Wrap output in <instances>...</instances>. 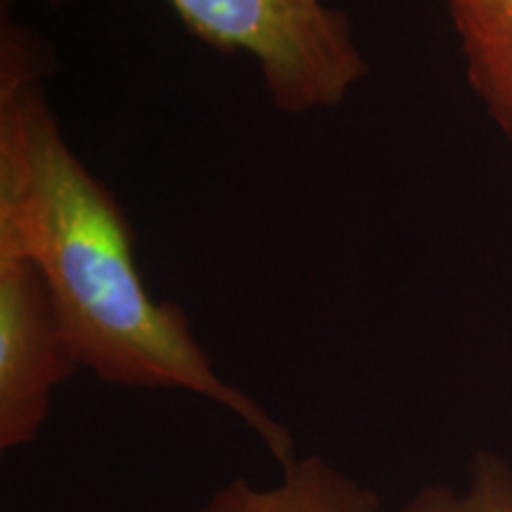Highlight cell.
Returning a JSON list of instances; mask_svg holds the SVG:
<instances>
[{
	"label": "cell",
	"mask_w": 512,
	"mask_h": 512,
	"mask_svg": "<svg viewBox=\"0 0 512 512\" xmlns=\"http://www.w3.org/2000/svg\"><path fill=\"white\" fill-rule=\"evenodd\" d=\"M50 50L8 10L0 15V252L41 268L79 366L136 389H183L219 403L264 441L280 470L294 437L211 366L176 304L140 273L128 219L64 140L43 76Z\"/></svg>",
	"instance_id": "cell-1"
},
{
	"label": "cell",
	"mask_w": 512,
	"mask_h": 512,
	"mask_svg": "<svg viewBox=\"0 0 512 512\" xmlns=\"http://www.w3.org/2000/svg\"><path fill=\"white\" fill-rule=\"evenodd\" d=\"M166 3L181 17L185 29L207 46L252 57L278 112L330 110L368 74L349 15L323 0Z\"/></svg>",
	"instance_id": "cell-2"
},
{
	"label": "cell",
	"mask_w": 512,
	"mask_h": 512,
	"mask_svg": "<svg viewBox=\"0 0 512 512\" xmlns=\"http://www.w3.org/2000/svg\"><path fill=\"white\" fill-rule=\"evenodd\" d=\"M79 368L41 268L0 252V451L34 441L55 389Z\"/></svg>",
	"instance_id": "cell-3"
},
{
	"label": "cell",
	"mask_w": 512,
	"mask_h": 512,
	"mask_svg": "<svg viewBox=\"0 0 512 512\" xmlns=\"http://www.w3.org/2000/svg\"><path fill=\"white\" fill-rule=\"evenodd\" d=\"M195 512H380V496L311 453L285 467L278 484L254 486L233 479Z\"/></svg>",
	"instance_id": "cell-4"
},
{
	"label": "cell",
	"mask_w": 512,
	"mask_h": 512,
	"mask_svg": "<svg viewBox=\"0 0 512 512\" xmlns=\"http://www.w3.org/2000/svg\"><path fill=\"white\" fill-rule=\"evenodd\" d=\"M467 79L512 143V0H446Z\"/></svg>",
	"instance_id": "cell-5"
},
{
	"label": "cell",
	"mask_w": 512,
	"mask_h": 512,
	"mask_svg": "<svg viewBox=\"0 0 512 512\" xmlns=\"http://www.w3.org/2000/svg\"><path fill=\"white\" fill-rule=\"evenodd\" d=\"M396 512H512V463L479 451L463 482L422 486Z\"/></svg>",
	"instance_id": "cell-6"
}]
</instances>
